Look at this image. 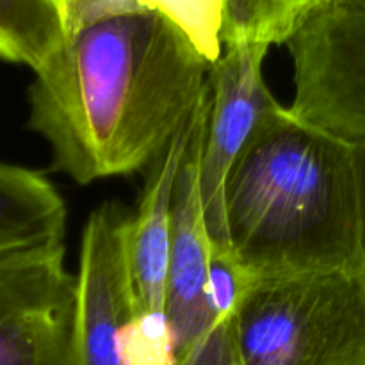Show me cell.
I'll return each mask as SVG.
<instances>
[{
	"label": "cell",
	"instance_id": "9",
	"mask_svg": "<svg viewBox=\"0 0 365 365\" xmlns=\"http://www.w3.org/2000/svg\"><path fill=\"white\" fill-rule=\"evenodd\" d=\"M196 113V110H195ZM195 114L166 150L146 168L135 214L127 225V267L134 314H166V280L171 250V209L182 157Z\"/></svg>",
	"mask_w": 365,
	"mask_h": 365
},
{
	"label": "cell",
	"instance_id": "5",
	"mask_svg": "<svg viewBox=\"0 0 365 365\" xmlns=\"http://www.w3.org/2000/svg\"><path fill=\"white\" fill-rule=\"evenodd\" d=\"M75 321L63 241L0 250V365H73Z\"/></svg>",
	"mask_w": 365,
	"mask_h": 365
},
{
	"label": "cell",
	"instance_id": "14",
	"mask_svg": "<svg viewBox=\"0 0 365 365\" xmlns=\"http://www.w3.org/2000/svg\"><path fill=\"white\" fill-rule=\"evenodd\" d=\"M123 365H175V337L166 314H130L118 330Z\"/></svg>",
	"mask_w": 365,
	"mask_h": 365
},
{
	"label": "cell",
	"instance_id": "4",
	"mask_svg": "<svg viewBox=\"0 0 365 365\" xmlns=\"http://www.w3.org/2000/svg\"><path fill=\"white\" fill-rule=\"evenodd\" d=\"M289 110L351 145L365 141V0H321L287 41Z\"/></svg>",
	"mask_w": 365,
	"mask_h": 365
},
{
	"label": "cell",
	"instance_id": "11",
	"mask_svg": "<svg viewBox=\"0 0 365 365\" xmlns=\"http://www.w3.org/2000/svg\"><path fill=\"white\" fill-rule=\"evenodd\" d=\"M64 39L53 0H0V59L39 70Z\"/></svg>",
	"mask_w": 365,
	"mask_h": 365
},
{
	"label": "cell",
	"instance_id": "6",
	"mask_svg": "<svg viewBox=\"0 0 365 365\" xmlns=\"http://www.w3.org/2000/svg\"><path fill=\"white\" fill-rule=\"evenodd\" d=\"M271 46L234 39L221 45L209 70V114L200 150V192L212 245L228 250L225 232V182L257 125L280 102L262 75Z\"/></svg>",
	"mask_w": 365,
	"mask_h": 365
},
{
	"label": "cell",
	"instance_id": "3",
	"mask_svg": "<svg viewBox=\"0 0 365 365\" xmlns=\"http://www.w3.org/2000/svg\"><path fill=\"white\" fill-rule=\"evenodd\" d=\"M230 331L237 365H365L364 271L255 277Z\"/></svg>",
	"mask_w": 365,
	"mask_h": 365
},
{
	"label": "cell",
	"instance_id": "16",
	"mask_svg": "<svg viewBox=\"0 0 365 365\" xmlns=\"http://www.w3.org/2000/svg\"><path fill=\"white\" fill-rule=\"evenodd\" d=\"M175 365H237L230 319L214 324L212 330L198 344L177 356Z\"/></svg>",
	"mask_w": 365,
	"mask_h": 365
},
{
	"label": "cell",
	"instance_id": "18",
	"mask_svg": "<svg viewBox=\"0 0 365 365\" xmlns=\"http://www.w3.org/2000/svg\"><path fill=\"white\" fill-rule=\"evenodd\" d=\"M359 148V166H360V185H362V271L365 274V141L356 145Z\"/></svg>",
	"mask_w": 365,
	"mask_h": 365
},
{
	"label": "cell",
	"instance_id": "7",
	"mask_svg": "<svg viewBox=\"0 0 365 365\" xmlns=\"http://www.w3.org/2000/svg\"><path fill=\"white\" fill-rule=\"evenodd\" d=\"M130 214L106 202L89 214L82 232L77 277L73 365H123L118 330L132 314L127 267Z\"/></svg>",
	"mask_w": 365,
	"mask_h": 365
},
{
	"label": "cell",
	"instance_id": "13",
	"mask_svg": "<svg viewBox=\"0 0 365 365\" xmlns=\"http://www.w3.org/2000/svg\"><path fill=\"white\" fill-rule=\"evenodd\" d=\"M170 20L210 64L220 57L225 0H143Z\"/></svg>",
	"mask_w": 365,
	"mask_h": 365
},
{
	"label": "cell",
	"instance_id": "10",
	"mask_svg": "<svg viewBox=\"0 0 365 365\" xmlns=\"http://www.w3.org/2000/svg\"><path fill=\"white\" fill-rule=\"evenodd\" d=\"M66 217L63 196L41 171L0 163V250L64 241Z\"/></svg>",
	"mask_w": 365,
	"mask_h": 365
},
{
	"label": "cell",
	"instance_id": "8",
	"mask_svg": "<svg viewBox=\"0 0 365 365\" xmlns=\"http://www.w3.org/2000/svg\"><path fill=\"white\" fill-rule=\"evenodd\" d=\"M209 114V91L195 113L191 138L182 157L171 209V250L166 280V312L175 337V360L214 328L207 305L212 239L200 192V150Z\"/></svg>",
	"mask_w": 365,
	"mask_h": 365
},
{
	"label": "cell",
	"instance_id": "15",
	"mask_svg": "<svg viewBox=\"0 0 365 365\" xmlns=\"http://www.w3.org/2000/svg\"><path fill=\"white\" fill-rule=\"evenodd\" d=\"M255 280L227 250L212 245L209 274H207V305L214 323L232 319L242 296Z\"/></svg>",
	"mask_w": 365,
	"mask_h": 365
},
{
	"label": "cell",
	"instance_id": "1",
	"mask_svg": "<svg viewBox=\"0 0 365 365\" xmlns=\"http://www.w3.org/2000/svg\"><path fill=\"white\" fill-rule=\"evenodd\" d=\"M210 63L155 11L64 31L29 86V128L78 185L146 170L209 91Z\"/></svg>",
	"mask_w": 365,
	"mask_h": 365
},
{
	"label": "cell",
	"instance_id": "12",
	"mask_svg": "<svg viewBox=\"0 0 365 365\" xmlns=\"http://www.w3.org/2000/svg\"><path fill=\"white\" fill-rule=\"evenodd\" d=\"M319 0H225L223 39L284 45Z\"/></svg>",
	"mask_w": 365,
	"mask_h": 365
},
{
	"label": "cell",
	"instance_id": "19",
	"mask_svg": "<svg viewBox=\"0 0 365 365\" xmlns=\"http://www.w3.org/2000/svg\"><path fill=\"white\" fill-rule=\"evenodd\" d=\"M53 2L57 4V7H59L61 13H63V16H64V4H66V0H53Z\"/></svg>",
	"mask_w": 365,
	"mask_h": 365
},
{
	"label": "cell",
	"instance_id": "2",
	"mask_svg": "<svg viewBox=\"0 0 365 365\" xmlns=\"http://www.w3.org/2000/svg\"><path fill=\"white\" fill-rule=\"evenodd\" d=\"M227 245L253 277L362 269L359 148L278 106L235 159Z\"/></svg>",
	"mask_w": 365,
	"mask_h": 365
},
{
	"label": "cell",
	"instance_id": "17",
	"mask_svg": "<svg viewBox=\"0 0 365 365\" xmlns=\"http://www.w3.org/2000/svg\"><path fill=\"white\" fill-rule=\"evenodd\" d=\"M143 0H66L64 4V31L73 25L88 24L113 14L145 9Z\"/></svg>",
	"mask_w": 365,
	"mask_h": 365
}]
</instances>
